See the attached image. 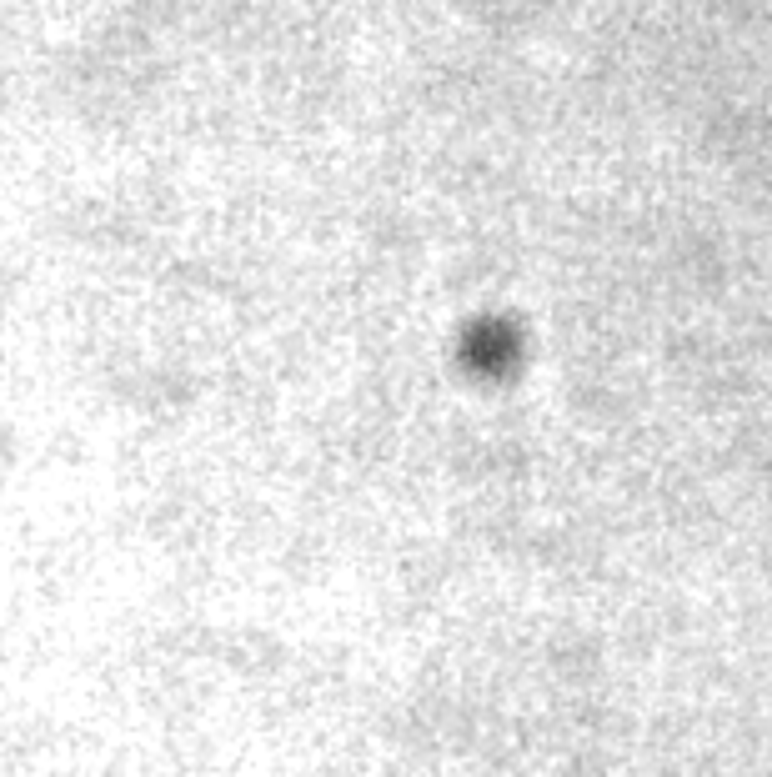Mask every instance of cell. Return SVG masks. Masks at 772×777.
<instances>
[{"label":"cell","mask_w":772,"mask_h":777,"mask_svg":"<svg viewBox=\"0 0 772 777\" xmlns=\"http://www.w3.org/2000/svg\"><path fill=\"white\" fill-rule=\"evenodd\" d=\"M46 6H51V11H56V0H46Z\"/></svg>","instance_id":"1"}]
</instances>
